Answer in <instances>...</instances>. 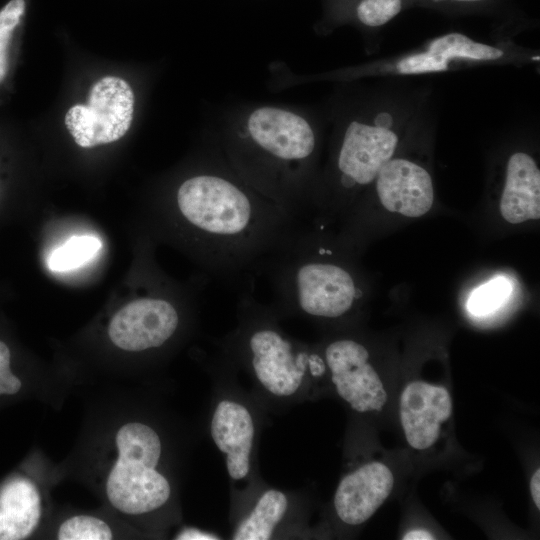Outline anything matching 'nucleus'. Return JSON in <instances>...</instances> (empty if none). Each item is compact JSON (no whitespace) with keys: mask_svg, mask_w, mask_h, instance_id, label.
<instances>
[{"mask_svg":"<svg viewBox=\"0 0 540 540\" xmlns=\"http://www.w3.org/2000/svg\"><path fill=\"white\" fill-rule=\"evenodd\" d=\"M375 180L378 198L390 212L420 217L432 207L434 191L431 176L415 162L391 158Z\"/></svg>","mask_w":540,"mask_h":540,"instance_id":"12","label":"nucleus"},{"mask_svg":"<svg viewBox=\"0 0 540 540\" xmlns=\"http://www.w3.org/2000/svg\"><path fill=\"white\" fill-rule=\"evenodd\" d=\"M180 324L181 313L172 300L146 296L131 301L113 316L108 335L117 347L141 352L164 346Z\"/></svg>","mask_w":540,"mask_h":540,"instance_id":"8","label":"nucleus"},{"mask_svg":"<svg viewBox=\"0 0 540 540\" xmlns=\"http://www.w3.org/2000/svg\"><path fill=\"white\" fill-rule=\"evenodd\" d=\"M511 284L503 277L492 279L478 287L470 296L467 308L477 316L486 315L499 308L508 298Z\"/></svg>","mask_w":540,"mask_h":540,"instance_id":"18","label":"nucleus"},{"mask_svg":"<svg viewBox=\"0 0 540 540\" xmlns=\"http://www.w3.org/2000/svg\"><path fill=\"white\" fill-rule=\"evenodd\" d=\"M452 409L446 387L422 380L409 382L399 400V416L407 443L417 450L432 447Z\"/></svg>","mask_w":540,"mask_h":540,"instance_id":"10","label":"nucleus"},{"mask_svg":"<svg viewBox=\"0 0 540 540\" xmlns=\"http://www.w3.org/2000/svg\"><path fill=\"white\" fill-rule=\"evenodd\" d=\"M403 540H431L435 539L432 533L425 529H414L404 534Z\"/></svg>","mask_w":540,"mask_h":540,"instance_id":"24","label":"nucleus"},{"mask_svg":"<svg viewBox=\"0 0 540 540\" xmlns=\"http://www.w3.org/2000/svg\"><path fill=\"white\" fill-rule=\"evenodd\" d=\"M133 110L129 84L119 77L105 76L92 86L85 105L77 104L67 111L65 125L79 146L94 147L123 137Z\"/></svg>","mask_w":540,"mask_h":540,"instance_id":"4","label":"nucleus"},{"mask_svg":"<svg viewBox=\"0 0 540 540\" xmlns=\"http://www.w3.org/2000/svg\"><path fill=\"white\" fill-rule=\"evenodd\" d=\"M238 297V323L218 342L221 355L233 367L244 369L268 400L296 403L311 382L328 373L322 353L288 335L270 305L253 293Z\"/></svg>","mask_w":540,"mask_h":540,"instance_id":"1","label":"nucleus"},{"mask_svg":"<svg viewBox=\"0 0 540 540\" xmlns=\"http://www.w3.org/2000/svg\"><path fill=\"white\" fill-rule=\"evenodd\" d=\"M210 435L224 456L234 486L251 483L258 435V417L253 406L237 394L219 393L212 406Z\"/></svg>","mask_w":540,"mask_h":540,"instance_id":"5","label":"nucleus"},{"mask_svg":"<svg viewBox=\"0 0 540 540\" xmlns=\"http://www.w3.org/2000/svg\"><path fill=\"white\" fill-rule=\"evenodd\" d=\"M294 505V496L289 493L277 488L263 489L237 520L231 539H273L291 520Z\"/></svg>","mask_w":540,"mask_h":540,"instance_id":"15","label":"nucleus"},{"mask_svg":"<svg viewBox=\"0 0 540 540\" xmlns=\"http://www.w3.org/2000/svg\"><path fill=\"white\" fill-rule=\"evenodd\" d=\"M102 242L92 235L72 236L64 244L54 249L47 258V266L54 272L77 269L97 256Z\"/></svg>","mask_w":540,"mask_h":540,"instance_id":"17","label":"nucleus"},{"mask_svg":"<svg viewBox=\"0 0 540 540\" xmlns=\"http://www.w3.org/2000/svg\"><path fill=\"white\" fill-rule=\"evenodd\" d=\"M435 3L439 2H456V3H476V2H482L486 0H430Z\"/></svg>","mask_w":540,"mask_h":540,"instance_id":"26","label":"nucleus"},{"mask_svg":"<svg viewBox=\"0 0 540 540\" xmlns=\"http://www.w3.org/2000/svg\"><path fill=\"white\" fill-rule=\"evenodd\" d=\"M404 0H361L356 8L359 21L369 27H379L397 16Z\"/></svg>","mask_w":540,"mask_h":540,"instance_id":"21","label":"nucleus"},{"mask_svg":"<svg viewBox=\"0 0 540 540\" xmlns=\"http://www.w3.org/2000/svg\"><path fill=\"white\" fill-rule=\"evenodd\" d=\"M248 131L263 152L286 165L304 162L315 149V136L308 122L289 111L257 109L248 119Z\"/></svg>","mask_w":540,"mask_h":540,"instance_id":"9","label":"nucleus"},{"mask_svg":"<svg viewBox=\"0 0 540 540\" xmlns=\"http://www.w3.org/2000/svg\"><path fill=\"white\" fill-rule=\"evenodd\" d=\"M389 114L373 124L353 121L346 129L337 158L340 183L345 189L367 185L393 157L399 137Z\"/></svg>","mask_w":540,"mask_h":540,"instance_id":"7","label":"nucleus"},{"mask_svg":"<svg viewBox=\"0 0 540 540\" xmlns=\"http://www.w3.org/2000/svg\"><path fill=\"white\" fill-rule=\"evenodd\" d=\"M207 536H212V535H208L206 533H200L199 531L195 530V529H186L183 533H181L179 535V539H211L210 537H207Z\"/></svg>","mask_w":540,"mask_h":540,"instance_id":"25","label":"nucleus"},{"mask_svg":"<svg viewBox=\"0 0 540 540\" xmlns=\"http://www.w3.org/2000/svg\"><path fill=\"white\" fill-rule=\"evenodd\" d=\"M26 8L25 0H10L0 10V83L8 70V47Z\"/></svg>","mask_w":540,"mask_h":540,"instance_id":"20","label":"nucleus"},{"mask_svg":"<svg viewBox=\"0 0 540 540\" xmlns=\"http://www.w3.org/2000/svg\"><path fill=\"white\" fill-rule=\"evenodd\" d=\"M530 493L537 509H540V469L537 468L530 480Z\"/></svg>","mask_w":540,"mask_h":540,"instance_id":"23","label":"nucleus"},{"mask_svg":"<svg viewBox=\"0 0 540 540\" xmlns=\"http://www.w3.org/2000/svg\"><path fill=\"white\" fill-rule=\"evenodd\" d=\"M41 516L40 496L26 479L7 482L0 491V540H20L37 527Z\"/></svg>","mask_w":540,"mask_h":540,"instance_id":"16","label":"nucleus"},{"mask_svg":"<svg viewBox=\"0 0 540 540\" xmlns=\"http://www.w3.org/2000/svg\"><path fill=\"white\" fill-rule=\"evenodd\" d=\"M503 55L498 47L453 32L433 39L423 51L401 58L395 70L402 75L442 72L456 61H493Z\"/></svg>","mask_w":540,"mask_h":540,"instance_id":"13","label":"nucleus"},{"mask_svg":"<svg viewBox=\"0 0 540 540\" xmlns=\"http://www.w3.org/2000/svg\"><path fill=\"white\" fill-rule=\"evenodd\" d=\"M119 456L106 483L111 504L126 514L152 512L167 503L172 488L157 470L162 443L158 433L143 423H127L116 435Z\"/></svg>","mask_w":540,"mask_h":540,"instance_id":"3","label":"nucleus"},{"mask_svg":"<svg viewBox=\"0 0 540 540\" xmlns=\"http://www.w3.org/2000/svg\"><path fill=\"white\" fill-rule=\"evenodd\" d=\"M58 538L60 540H110L112 531L101 519L79 515L61 524Z\"/></svg>","mask_w":540,"mask_h":540,"instance_id":"19","label":"nucleus"},{"mask_svg":"<svg viewBox=\"0 0 540 540\" xmlns=\"http://www.w3.org/2000/svg\"><path fill=\"white\" fill-rule=\"evenodd\" d=\"M500 212L512 224L540 218V171L525 152H516L508 159Z\"/></svg>","mask_w":540,"mask_h":540,"instance_id":"14","label":"nucleus"},{"mask_svg":"<svg viewBox=\"0 0 540 540\" xmlns=\"http://www.w3.org/2000/svg\"><path fill=\"white\" fill-rule=\"evenodd\" d=\"M10 350L0 341V395H12L21 388V381L10 370Z\"/></svg>","mask_w":540,"mask_h":540,"instance_id":"22","label":"nucleus"},{"mask_svg":"<svg viewBox=\"0 0 540 540\" xmlns=\"http://www.w3.org/2000/svg\"><path fill=\"white\" fill-rule=\"evenodd\" d=\"M321 353L337 395L353 411H382L388 395L361 342L338 338L328 342Z\"/></svg>","mask_w":540,"mask_h":540,"instance_id":"6","label":"nucleus"},{"mask_svg":"<svg viewBox=\"0 0 540 540\" xmlns=\"http://www.w3.org/2000/svg\"><path fill=\"white\" fill-rule=\"evenodd\" d=\"M392 471L382 462L365 463L346 474L336 488L333 506L339 520L359 526L369 520L390 495Z\"/></svg>","mask_w":540,"mask_h":540,"instance_id":"11","label":"nucleus"},{"mask_svg":"<svg viewBox=\"0 0 540 540\" xmlns=\"http://www.w3.org/2000/svg\"><path fill=\"white\" fill-rule=\"evenodd\" d=\"M334 252L299 227L266 259L261 275L270 281L269 305L280 320H336L352 311L363 292L352 272L331 259Z\"/></svg>","mask_w":540,"mask_h":540,"instance_id":"2","label":"nucleus"}]
</instances>
